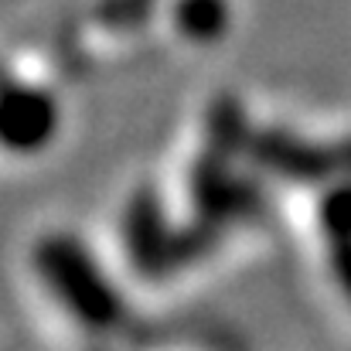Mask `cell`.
<instances>
[{"label": "cell", "mask_w": 351, "mask_h": 351, "mask_svg": "<svg viewBox=\"0 0 351 351\" xmlns=\"http://www.w3.org/2000/svg\"><path fill=\"white\" fill-rule=\"evenodd\" d=\"M62 110L51 89L17 79V75H0V150L14 157H31L41 154L48 143L58 136Z\"/></svg>", "instance_id": "7a4b0ae2"}, {"label": "cell", "mask_w": 351, "mask_h": 351, "mask_svg": "<svg viewBox=\"0 0 351 351\" xmlns=\"http://www.w3.org/2000/svg\"><path fill=\"white\" fill-rule=\"evenodd\" d=\"M38 273L45 276L48 290L89 328H113L119 321V297L89 252L65 235L48 239L38 249Z\"/></svg>", "instance_id": "6da1fadb"}, {"label": "cell", "mask_w": 351, "mask_h": 351, "mask_svg": "<svg viewBox=\"0 0 351 351\" xmlns=\"http://www.w3.org/2000/svg\"><path fill=\"white\" fill-rule=\"evenodd\" d=\"M174 21L188 38L212 41V38H222L229 27V3L226 0H178Z\"/></svg>", "instance_id": "3957f363"}, {"label": "cell", "mask_w": 351, "mask_h": 351, "mask_svg": "<svg viewBox=\"0 0 351 351\" xmlns=\"http://www.w3.org/2000/svg\"><path fill=\"white\" fill-rule=\"evenodd\" d=\"M321 222L331 232V239H351V184L335 188L328 202L321 205Z\"/></svg>", "instance_id": "277c9868"}, {"label": "cell", "mask_w": 351, "mask_h": 351, "mask_svg": "<svg viewBox=\"0 0 351 351\" xmlns=\"http://www.w3.org/2000/svg\"><path fill=\"white\" fill-rule=\"evenodd\" d=\"M0 75H3V72H0Z\"/></svg>", "instance_id": "8992f818"}, {"label": "cell", "mask_w": 351, "mask_h": 351, "mask_svg": "<svg viewBox=\"0 0 351 351\" xmlns=\"http://www.w3.org/2000/svg\"><path fill=\"white\" fill-rule=\"evenodd\" d=\"M331 266H335V276L341 280V287L348 290V297H351V239H338L335 242Z\"/></svg>", "instance_id": "5b68a950"}]
</instances>
